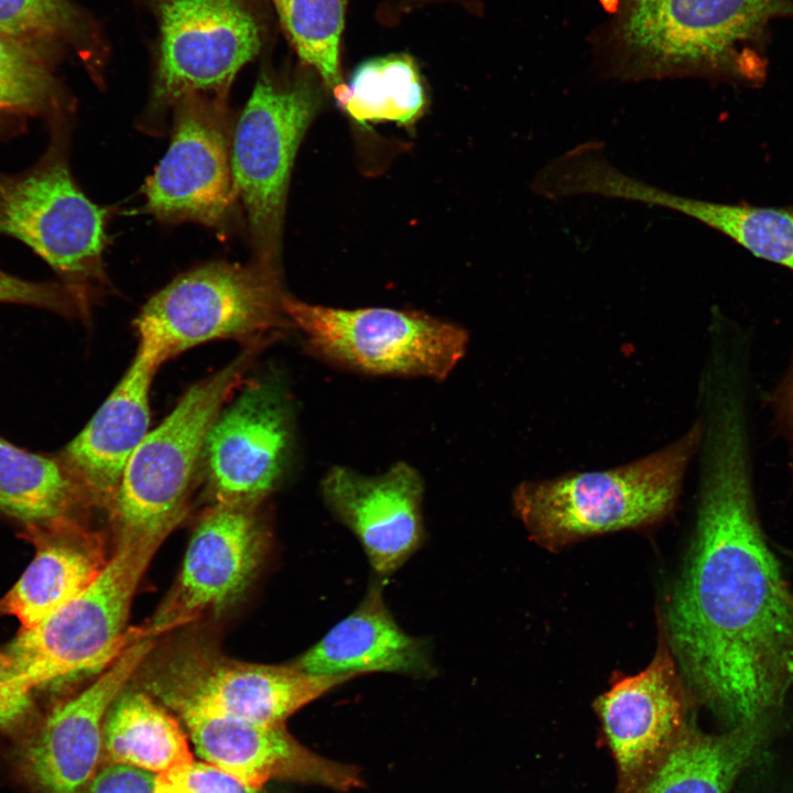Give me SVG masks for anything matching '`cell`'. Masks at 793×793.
Returning a JSON list of instances; mask_svg holds the SVG:
<instances>
[{"mask_svg": "<svg viewBox=\"0 0 793 793\" xmlns=\"http://www.w3.org/2000/svg\"><path fill=\"white\" fill-rule=\"evenodd\" d=\"M747 405L702 404L696 530L667 613L686 682L728 729L776 715L793 687V591L758 517Z\"/></svg>", "mask_w": 793, "mask_h": 793, "instance_id": "obj_1", "label": "cell"}, {"mask_svg": "<svg viewBox=\"0 0 793 793\" xmlns=\"http://www.w3.org/2000/svg\"><path fill=\"white\" fill-rule=\"evenodd\" d=\"M610 14L596 35L608 78L681 77L757 86L767 76L770 23L793 18L792 0H600Z\"/></svg>", "mask_w": 793, "mask_h": 793, "instance_id": "obj_2", "label": "cell"}, {"mask_svg": "<svg viewBox=\"0 0 793 793\" xmlns=\"http://www.w3.org/2000/svg\"><path fill=\"white\" fill-rule=\"evenodd\" d=\"M702 435L698 417L676 441L627 464L525 480L512 493L513 510L529 536L550 551L655 524L675 509Z\"/></svg>", "mask_w": 793, "mask_h": 793, "instance_id": "obj_3", "label": "cell"}, {"mask_svg": "<svg viewBox=\"0 0 793 793\" xmlns=\"http://www.w3.org/2000/svg\"><path fill=\"white\" fill-rule=\"evenodd\" d=\"M171 531L120 534L97 577L31 628L9 655L30 689L109 665L130 644L153 638L146 627L126 630L132 598L154 553Z\"/></svg>", "mask_w": 793, "mask_h": 793, "instance_id": "obj_4", "label": "cell"}, {"mask_svg": "<svg viewBox=\"0 0 793 793\" xmlns=\"http://www.w3.org/2000/svg\"><path fill=\"white\" fill-rule=\"evenodd\" d=\"M280 271L257 262H216L186 272L155 293L134 321L138 348L162 365L216 339L270 344L292 327Z\"/></svg>", "mask_w": 793, "mask_h": 793, "instance_id": "obj_5", "label": "cell"}, {"mask_svg": "<svg viewBox=\"0 0 793 793\" xmlns=\"http://www.w3.org/2000/svg\"><path fill=\"white\" fill-rule=\"evenodd\" d=\"M265 345H248L194 383L130 456L109 507L120 534L172 531L184 517L207 434Z\"/></svg>", "mask_w": 793, "mask_h": 793, "instance_id": "obj_6", "label": "cell"}, {"mask_svg": "<svg viewBox=\"0 0 793 793\" xmlns=\"http://www.w3.org/2000/svg\"><path fill=\"white\" fill-rule=\"evenodd\" d=\"M62 132L54 133L33 167L15 175L0 174V232L21 240L45 260L86 313L91 297L106 284L107 210L75 183Z\"/></svg>", "mask_w": 793, "mask_h": 793, "instance_id": "obj_7", "label": "cell"}, {"mask_svg": "<svg viewBox=\"0 0 793 793\" xmlns=\"http://www.w3.org/2000/svg\"><path fill=\"white\" fill-rule=\"evenodd\" d=\"M315 75L308 69L282 79L263 73L230 145L233 191L247 215L253 261L275 270L292 164L321 105Z\"/></svg>", "mask_w": 793, "mask_h": 793, "instance_id": "obj_8", "label": "cell"}, {"mask_svg": "<svg viewBox=\"0 0 793 793\" xmlns=\"http://www.w3.org/2000/svg\"><path fill=\"white\" fill-rule=\"evenodd\" d=\"M283 309L313 354L361 373L443 380L468 345L463 327L416 311L335 308L289 294Z\"/></svg>", "mask_w": 793, "mask_h": 793, "instance_id": "obj_9", "label": "cell"}, {"mask_svg": "<svg viewBox=\"0 0 793 793\" xmlns=\"http://www.w3.org/2000/svg\"><path fill=\"white\" fill-rule=\"evenodd\" d=\"M352 675L308 674L293 664L233 661L185 649L145 674L144 688L178 716L207 713L260 724H284L296 710Z\"/></svg>", "mask_w": 793, "mask_h": 793, "instance_id": "obj_10", "label": "cell"}, {"mask_svg": "<svg viewBox=\"0 0 793 793\" xmlns=\"http://www.w3.org/2000/svg\"><path fill=\"white\" fill-rule=\"evenodd\" d=\"M260 47L259 22L243 1L169 0L161 7L153 100L172 106L192 95L225 98Z\"/></svg>", "mask_w": 793, "mask_h": 793, "instance_id": "obj_11", "label": "cell"}, {"mask_svg": "<svg viewBox=\"0 0 793 793\" xmlns=\"http://www.w3.org/2000/svg\"><path fill=\"white\" fill-rule=\"evenodd\" d=\"M224 98L192 95L176 106L170 146L143 186L160 220L219 225L233 200Z\"/></svg>", "mask_w": 793, "mask_h": 793, "instance_id": "obj_12", "label": "cell"}, {"mask_svg": "<svg viewBox=\"0 0 793 793\" xmlns=\"http://www.w3.org/2000/svg\"><path fill=\"white\" fill-rule=\"evenodd\" d=\"M292 433L291 406L280 385L261 381L243 389L206 437L200 468L215 501L259 504L282 478Z\"/></svg>", "mask_w": 793, "mask_h": 793, "instance_id": "obj_13", "label": "cell"}, {"mask_svg": "<svg viewBox=\"0 0 793 793\" xmlns=\"http://www.w3.org/2000/svg\"><path fill=\"white\" fill-rule=\"evenodd\" d=\"M257 503L215 502L198 521L177 579L146 628L159 636L236 600L264 555Z\"/></svg>", "mask_w": 793, "mask_h": 793, "instance_id": "obj_14", "label": "cell"}, {"mask_svg": "<svg viewBox=\"0 0 793 793\" xmlns=\"http://www.w3.org/2000/svg\"><path fill=\"white\" fill-rule=\"evenodd\" d=\"M595 709L616 762V793H624L693 720L664 628L649 665L636 675L618 677L596 699Z\"/></svg>", "mask_w": 793, "mask_h": 793, "instance_id": "obj_15", "label": "cell"}, {"mask_svg": "<svg viewBox=\"0 0 793 793\" xmlns=\"http://www.w3.org/2000/svg\"><path fill=\"white\" fill-rule=\"evenodd\" d=\"M329 511L359 540L373 572L385 579L424 541L423 479L404 461L378 476L334 466L321 484Z\"/></svg>", "mask_w": 793, "mask_h": 793, "instance_id": "obj_16", "label": "cell"}, {"mask_svg": "<svg viewBox=\"0 0 793 793\" xmlns=\"http://www.w3.org/2000/svg\"><path fill=\"white\" fill-rule=\"evenodd\" d=\"M153 648L152 638L130 644L88 687L47 716L25 753L28 773L45 793H82L93 779L107 713Z\"/></svg>", "mask_w": 793, "mask_h": 793, "instance_id": "obj_17", "label": "cell"}, {"mask_svg": "<svg viewBox=\"0 0 793 793\" xmlns=\"http://www.w3.org/2000/svg\"><path fill=\"white\" fill-rule=\"evenodd\" d=\"M196 753L245 784L270 780L316 784L337 791L361 786L359 769L324 758L297 741L284 724H260L222 715H180Z\"/></svg>", "mask_w": 793, "mask_h": 793, "instance_id": "obj_18", "label": "cell"}, {"mask_svg": "<svg viewBox=\"0 0 793 793\" xmlns=\"http://www.w3.org/2000/svg\"><path fill=\"white\" fill-rule=\"evenodd\" d=\"M160 366L138 348L112 392L61 454L90 501L110 507L130 456L149 433L151 384Z\"/></svg>", "mask_w": 793, "mask_h": 793, "instance_id": "obj_19", "label": "cell"}, {"mask_svg": "<svg viewBox=\"0 0 793 793\" xmlns=\"http://www.w3.org/2000/svg\"><path fill=\"white\" fill-rule=\"evenodd\" d=\"M292 664L322 676L385 672L428 678L436 671L428 644L399 627L377 583L351 613Z\"/></svg>", "mask_w": 793, "mask_h": 793, "instance_id": "obj_20", "label": "cell"}, {"mask_svg": "<svg viewBox=\"0 0 793 793\" xmlns=\"http://www.w3.org/2000/svg\"><path fill=\"white\" fill-rule=\"evenodd\" d=\"M776 715L721 734L692 720L669 750L624 793H729L738 776L771 740Z\"/></svg>", "mask_w": 793, "mask_h": 793, "instance_id": "obj_21", "label": "cell"}, {"mask_svg": "<svg viewBox=\"0 0 793 793\" xmlns=\"http://www.w3.org/2000/svg\"><path fill=\"white\" fill-rule=\"evenodd\" d=\"M43 526L47 539L0 604L22 628L36 626L79 594L107 562L97 537L70 519Z\"/></svg>", "mask_w": 793, "mask_h": 793, "instance_id": "obj_22", "label": "cell"}, {"mask_svg": "<svg viewBox=\"0 0 793 793\" xmlns=\"http://www.w3.org/2000/svg\"><path fill=\"white\" fill-rule=\"evenodd\" d=\"M624 200L666 208L723 233L753 256L793 271V206L721 203L676 194L629 177Z\"/></svg>", "mask_w": 793, "mask_h": 793, "instance_id": "obj_23", "label": "cell"}, {"mask_svg": "<svg viewBox=\"0 0 793 793\" xmlns=\"http://www.w3.org/2000/svg\"><path fill=\"white\" fill-rule=\"evenodd\" d=\"M101 761L161 774L194 759L178 721L145 692L124 688L105 719Z\"/></svg>", "mask_w": 793, "mask_h": 793, "instance_id": "obj_24", "label": "cell"}, {"mask_svg": "<svg viewBox=\"0 0 793 793\" xmlns=\"http://www.w3.org/2000/svg\"><path fill=\"white\" fill-rule=\"evenodd\" d=\"M80 501H90L62 456L24 450L0 438V511L30 526L69 519Z\"/></svg>", "mask_w": 793, "mask_h": 793, "instance_id": "obj_25", "label": "cell"}, {"mask_svg": "<svg viewBox=\"0 0 793 793\" xmlns=\"http://www.w3.org/2000/svg\"><path fill=\"white\" fill-rule=\"evenodd\" d=\"M337 105L356 122L409 124L426 105L423 77L415 59L404 53L377 56L359 64L349 82L333 91Z\"/></svg>", "mask_w": 793, "mask_h": 793, "instance_id": "obj_26", "label": "cell"}, {"mask_svg": "<svg viewBox=\"0 0 793 793\" xmlns=\"http://www.w3.org/2000/svg\"><path fill=\"white\" fill-rule=\"evenodd\" d=\"M350 0H272L302 63L332 93L344 84L340 52Z\"/></svg>", "mask_w": 793, "mask_h": 793, "instance_id": "obj_27", "label": "cell"}, {"mask_svg": "<svg viewBox=\"0 0 793 793\" xmlns=\"http://www.w3.org/2000/svg\"><path fill=\"white\" fill-rule=\"evenodd\" d=\"M0 34L44 52L52 45L85 52L93 39L87 18L70 0H0Z\"/></svg>", "mask_w": 793, "mask_h": 793, "instance_id": "obj_28", "label": "cell"}, {"mask_svg": "<svg viewBox=\"0 0 793 793\" xmlns=\"http://www.w3.org/2000/svg\"><path fill=\"white\" fill-rule=\"evenodd\" d=\"M45 52L0 34V117L61 106V87Z\"/></svg>", "mask_w": 793, "mask_h": 793, "instance_id": "obj_29", "label": "cell"}, {"mask_svg": "<svg viewBox=\"0 0 793 793\" xmlns=\"http://www.w3.org/2000/svg\"><path fill=\"white\" fill-rule=\"evenodd\" d=\"M154 793H261L207 762L189 764L157 774Z\"/></svg>", "mask_w": 793, "mask_h": 793, "instance_id": "obj_30", "label": "cell"}, {"mask_svg": "<svg viewBox=\"0 0 793 793\" xmlns=\"http://www.w3.org/2000/svg\"><path fill=\"white\" fill-rule=\"evenodd\" d=\"M0 302L32 305L62 314L80 313L75 296L66 285L25 281L1 270Z\"/></svg>", "mask_w": 793, "mask_h": 793, "instance_id": "obj_31", "label": "cell"}, {"mask_svg": "<svg viewBox=\"0 0 793 793\" xmlns=\"http://www.w3.org/2000/svg\"><path fill=\"white\" fill-rule=\"evenodd\" d=\"M157 774L128 764H105L82 793H154Z\"/></svg>", "mask_w": 793, "mask_h": 793, "instance_id": "obj_32", "label": "cell"}, {"mask_svg": "<svg viewBox=\"0 0 793 793\" xmlns=\"http://www.w3.org/2000/svg\"><path fill=\"white\" fill-rule=\"evenodd\" d=\"M31 691L9 653H0V728L17 723L26 713Z\"/></svg>", "mask_w": 793, "mask_h": 793, "instance_id": "obj_33", "label": "cell"}, {"mask_svg": "<svg viewBox=\"0 0 793 793\" xmlns=\"http://www.w3.org/2000/svg\"><path fill=\"white\" fill-rule=\"evenodd\" d=\"M775 435L787 449L789 468L793 476V350L786 370L767 400Z\"/></svg>", "mask_w": 793, "mask_h": 793, "instance_id": "obj_34", "label": "cell"}, {"mask_svg": "<svg viewBox=\"0 0 793 793\" xmlns=\"http://www.w3.org/2000/svg\"><path fill=\"white\" fill-rule=\"evenodd\" d=\"M453 3L461 7L471 14L479 15L482 12L480 0H381L376 10V18L384 26H394L403 18L432 4Z\"/></svg>", "mask_w": 793, "mask_h": 793, "instance_id": "obj_35", "label": "cell"}]
</instances>
